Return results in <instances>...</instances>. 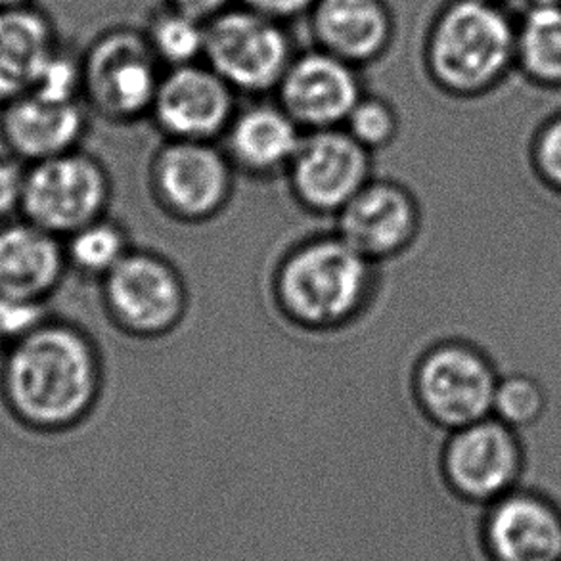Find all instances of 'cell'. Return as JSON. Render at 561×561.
Listing matches in <instances>:
<instances>
[{
	"mask_svg": "<svg viewBox=\"0 0 561 561\" xmlns=\"http://www.w3.org/2000/svg\"><path fill=\"white\" fill-rule=\"evenodd\" d=\"M106 387L102 345L76 320L48 317L10 343L0 360V401L37 435L76 432L94 416Z\"/></svg>",
	"mask_w": 561,
	"mask_h": 561,
	"instance_id": "6da1fadb",
	"label": "cell"
},
{
	"mask_svg": "<svg viewBox=\"0 0 561 561\" xmlns=\"http://www.w3.org/2000/svg\"><path fill=\"white\" fill-rule=\"evenodd\" d=\"M378 266L335 232L307 236L276 261L274 299L297 327L337 330L363 317L373 304Z\"/></svg>",
	"mask_w": 561,
	"mask_h": 561,
	"instance_id": "7a4b0ae2",
	"label": "cell"
},
{
	"mask_svg": "<svg viewBox=\"0 0 561 561\" xmlns=\"http://www.w3.org/2000/svg\"><path fill=\"white\" fill-rule=\"evenodd\" d=\"M516 35L517 22L502 4L453 0L427 41L433 81L453 99H485L516 71Z\"/></svg>",
	"mask_w": 561,
	"mask_h": 561,
	"instance_id": "3957f363",
	"label": "cell"
},
{
	"mask_svg": "<svg viewBox=\"0 0 561 561\" xmlns=\"http://www.w3.org/2000/svg\"><path fill=\"white\" fill-rule=\"evenodd\" d=\"M99 288L100 307L110 322L135 337L169 334L188 312V282L163 251L133 248Z\"/></svg>",
	"mask_w": 561,
	"mask_h": 561,
	"instance_id": "277c9868",
	"label": "cell"
},
{
	"mask_svg": "<svg viewBox=\"0 0 561 561\" xmlns=\"http://www.w3.org/2000/svg\"><path fill=\"white\" fill-rule=\"evenodd\" d=\"M501 373L489 353L466 340H443L417 358L412 389L425 416L456 432L493 416Z\"/></svg>",
	"mask_w": 561,
	"mask_h": 561,
	"instance_id": "5b68a950",
	"label": "cell"
},
{
	"mask_svg": "<svg viewBox=\"0 0 561 561\" xmlns=\"http://www.w3.org/2000/svg\"><path fill=\"white\" fill-rule=\"evenodd\" d=\"M112 197L106 165L79 148L27 165L22 217L64 240L106 217Z\"/></svg>",
	"mask_w": 561,
	"mask_h": 561,
	"instance_id": "8992f818",
	"label": "cell"
},
{
	"mask_svg": "<svg viewBox=\"0 0 561 561\" xmlns=\"http://www.w3.org/2000/svg\"><path fill=\"white\" fill-rule=\"evenodd\" d=\"M440 471L455 499L486 508L524 483V447L516 430L489 416L448 433Z\"/></svg>",
	"mask_w": 561,
	"mask_h": 561,
	"instance_id": "52a82bcc",
	"label": "cell"
},
{
	"mask_svg": "<svg viewBox=\"0 0 561 561\" xmlns=\"http://www.w3.org/2000/svg\"><path fill=\"white\" fill-rule=\"evenodd\" d=\"M234 165L227 152L204 140H171L150 165L156 204L173 219L205 222L219 217L234 197Z\"/></svg>",
	"mask_w": 561,
	"mask_h": 561,
	"instance_id": "ba28073f",
	"label": "cell"
},
{
	"mask_svg": "<svg viewBox=\"0 0 561 561\" xmlns=\"http://www.w3.org/2000/svg\"><path fill=\"white\" fill-rule=\"evenodd\" d=\"M286 175L297 204L317 215H335L373 181V152L340 127L309 130Z\"/></svg>",
	"mask_w": 561,
	"mask_h": 561,
	"instance_id": "9c48e42d",
	"label": "cell"
},
{
	"mask_svg": "<svg viewBox=\"0 0 561 561\" xmlns=\"http://www.w3.org/2000/svg\"><path fill=\"white\" fill-rule=\"evenodd\" d=\"M204 53L213 71L242 91L273 89L291 66L284 31L273 18L251 8L213 18L205 30Z\"/></svg>",
	"mask_w": 561,
	"mask_h": 561,
	"instance_id": "30bf717a",
	"label": "cell"
},
{
	"mask_svg": "<svg viewBox=\"0 0 561 561\" xmlns=\"http://www.w3.org/2000/svg\"><path fill=\"white\" fill-rule=\"evenodd\" d=\"M334 217L335 234L376 265L404 255L424 222L416 190L393 179H373Z\"/></svg>",
	"mask_w": 561,
	"mask_h": 561,
	"instance_id": "8fae6325",
	"label": "cell"
},
{
	"mask_svg": "<svg viewBox=\"0 0 561 561\" xmlns=\"http://www.w3.org/2000/svg\"><path fill=\"white\" fill-rule=\"evenodd\" d=\"M156 53L148 38L117 31L100 38L83 60V94L112 119H133L152 110L160 89Z\"/></svg>",
	"mask_w": 561,
	"mask_h": 561,
	"instance_id": "7c38bea8",
	"label": "cell"
},
{
	"mask_svg": "<svg viewBox=\"0 0 561 561\" xmlns=\"http://www.w3.org/2000/svg\"><path fill=\"white\" fill-rule=\"evenodd\" d=\"M479 533L489 561H561V502L524 483L483 508Z\"/></svg>",
	"mask_w": 561,
	"mask_h": 561,
	"instance_id": "4fadbf2b",
	"label": "cell"
},
{
	"mask_svg": "<svg viewBox=\"0 0 561 561\" xmlns=\"http://www.w3.org/2000/svg\"><path fill=\"white\" fill-rule=\"evenodd\" d=\"M232 87L211 68L181 66L161 79L153 117L171 140H204L227 133L234 119Z\"/></svg>",
	"mask_w": 561,
	"mask_h": 561,
	"instance_id": "5bb4252c",
	"label": "cell"
},
{
	"mask_svg": "<svg viewBox=\"0 0 561 561\" xmlns=\"http://www.w3.org/2000/svg\"><path fill=\"white\" fill-rule=\"evenodd\" d=\"M278 87L282 107L305 130L337 129L363 99L350 64L330 53L291 61Z\"/></svg>",
	"mask_w": 561,
	"mask_h": 561,
	"instance_id": "9a60e30c",
	"label": "cell"
},
{
	"mask_svg": "<svg viewBox=\"0 0 561 561\" xmlns=\"http://www.w3.org/2000/svg\"><path fill=\"white\" fill-rule=\"evenodd\" d=\"M87 114L81 102L46 99L25 92L0 107V142L4 152L33 165L81 148Z\"/></svg>",
	"mask_w": 561,
	"mask_h": 561,
	"instance_id": "2e32d148",
	"label": "cell"
},
{
	"mask_svg": "<svg viewBox=\"0 0 561 561\" xmlns=\"http://www.w3.org/2000/svg\"><path fill=\"white\" fill-rule=\"evenodd\" d=\"M68 274L60 236L23 217L0 222V294L48 304Z\"/></svg>",
	"mask_w": 561,
	"mask_h": 561,
	"instance_id": "e0dca14e",
	"label": "cell"
},
{
	"mask_svg": "<svg viewBox=\"0 0 561 561\" xmlns=\"http://www.w3.org/2000/svg\"><path fill=\"white\" fill-rule=\"evenodd\" d=\"M304 137V129L284 107L255 106L234 115L225 133V152L251 179L286 175Z\"/></svg>",
	"mask_w": 561,
	"mask_h": 561,
	"instance_id": "ac0fdd59",
	"label": "cell"
},
{
	"mask_svg": "<svg viewBox=\"0 0 561 561\" xmlns=\"http://www.w3.org/2000/svg\"><path fill=\"white\" fill-rule=\"evenodd\" d=\"M58 45L53 20L37 4L0 10V107L33 89Z\"/></svg>",
	"mask_w": 561,
	"mask_h": 561,
	"instance_id": "d6986e66",
	"label": "cell"
},
{
	"mask_svg": "<svg viewBox=\"0 0 561 561\" xmlns=\"http://www.w3.org/2000/svg\"><path fill=\"white\" fill-rule=\"evenodd\" d=\"M312 23L327 53L347 64L373 60L391 35V20L379 0H319Z\"/></svg>",
	"mask_w": 561,
	"mask_h": 561,
	"instance_id": "ffe728a7",
	"label": "cell"
},
{
	"mask_svg": "<svg viewBox=\"0 0 561 561\" xmlns=\"http://www.w3.org/2000/svg\"><path fill=\"white\" fill-rule=\"evenodd\" d=\"M516 71L535 89L561 92V7L531 4L517 22Z\"/></svg>",
	"mask_w": 561,
	"mask_h": 561,
	"instance_id": "44dd1931",
	"label": "cell"
},
{
	"mask_svg": "<svg viewBox=\"0 0 561 561\" xmlns=\"http://www.w3.org/2000/svg\"><path fill=\"white\" fill-rule=\"evenodd\" d=\"M69 273L100 282L127 257L135 243L122 220L102 217L64 238Z\"/></svg>",
	"mask_w": 561,
	"mask_h": 561,
	"instance_id": "7402d4cb",
	"label": "cell"
},
{
	"mask_svg": "<svg viewBox=\"0 0 561 561\" xmlns=\"http://www.w3.org/2000/svg\"><path fill=\"white\" fill-rule=\"evenodd\" d=\"M494 391L493 416L512 430L535 424L547 409V389L537 376L516 366H501Z\"/></svg>",
	"mask_w": 561,
	"mask_h": 561,
	"instance_id": "603a6c76",
	"label": "cell"
},
{
	"mask_svg": "<svg viewBox=\"0 0 561 561\" xmlns=\"http://www.w3.org/2000/svg\"><path fill=\"white\" fill-rule=\"evenodd\" d=\"M148 41L158 58L181 68L204 53L205 30L199 20L173 10L153 22Z\"/></svg>",
	"mask_w": 561,
	"mask_h": 561,
	"instance_id": "cb8c5ba5",
	"label": "cell"
},
{
	"mask_svg": "<svg viewBox=\"0 0 561 561\" xmlns=\"http://www.w3.org/2000/svg\"><path fill=\"white\" fill-rule=\"evenodd\" d=\"M343 127L374 153L393 145L399 135V117L386 100L360 99Z\"/></svg>",
	"mask_w": 561,
	"mask_h": 561,
	"instance_id": "d4e9b609",
	"label": "cell"
},
{
	"mask_svg": "<svg viewBox=\"0 0 561 561\" xmlns=\"http://www.w3.org/2000/svg\"><path fill=\"white\" fill-rule=\"evenodd\" d=\"M30 92H37L46 99L79 102L83 94V61L77 60L68 50H61L58 45L38 71L37 81Z\"/></svg>",
	"mask_w": 561,
	"mask_h": 561,
	"instance_id": "484cf974",
	"label": "cell"
},
{
	"mask_svg": "<svg viewBox=\"0 0 561 561\" xmlns=\"http://www.w3.org/2000/svg\"><path fill=\"white\" fill-rule=\"evenodd\" d=\"M48 317H53L48 304L0 294V337L7 345L33 332Z\"/></svg>",
	"mask_w": 561,
	"mask_h": 561,
	"instance_id": "4316f807",
	"label": "cell"
},
{
	"mask_svg": "<svg viewBox=\"0 0 561 561\" xmlns=\"http://www.w3.org/2000/svg\"><path fill=\"white\" fill-rule=\"evenodd\" d=\"M533 158L540 176L561 192V110L540 125L533 145Z\"/></svg>",
	"mask_w": 561,
	"mask_h": 561,
	"instance_id": "83f0119b",
	"label": "cell"
},
{
	"mask_svg": "<svg viewBox=\"0 0 561 561\" xmlns=\"http://www.w3.org/2000/svg\"><path fill=\"white\" fill-rule=\"evenodd\" d=\"M27 165L12 153H0V222L22 217Z\"/></svg>",
	"mask_w": 561,
	"mask_h": 561,
	"instance_id": "f1b7e54d",
	"label": "cell"
},
{
	"mask_svg": "<svg viewBox=\"0 0 561 561\" xmlns=\"http://www.w3.org/2000/svg\"><path fill=\"white\" fill-rule=\"evenodd\" d=\"M251 10L259 14L268 15L273 20L278 18H288V15L299 14L301 10L312 4L314 0H243Z\"/></svg>",
	"mask_w": 561,
	"mask_h": 561,
	"instance_id": "f546056e",
	"label": "cell"
},
{
	"mask_svg": "<svg viewBox=\"0 0 561 561\" xmlns=\"http://www.w3.org/2000/svg\"><path fill=\"white\" fill-rule=\"evenodd\" d=\"M176 12L194 18V20H213L217 15L222 14V8L228 0H171Z\"/></svg>",
	"mask_w": 561,
	"mask_h": 561,
	"instance_id": "4dcf8cb0",
	"label": "cell"
},
{
	"mask_svg": "<svg viewBox=\"0 0 561 561\" xmlns=\"http://www.w3.org/2000/svg\"><path fill=\"white\" fill-rule=\"evenodd\" d=\"M31 4H37V0H0V10L31 7Z\"/></svg>",
	"mask_w": 561,
	"mask_h": 561,
	"instance_id": "1f68e13d",
	"label": "cell"
},
{
	"mask_svg": "<svg viewBox=\"0 0 561 561\" xmlns=\"http://www.w3.org/2000/svg\"><path fill=\"white\" fill-rule=\"evenodd\" d=\"M531 4H550V7H561V0H531Z\"/></svg>",
	"mask_w": 561,
	"mask_h": 561,
	"instance_id": "d6a6232c",
	"label": "cell"
},
{
	"mask_svg": "<svg viewBox=\"0 0 561 561\" xmlns=\"http://www.w3.org/2000/svg\"><path fill=\"white\" fill-rule=\"evenodd\" d=\"M7 343L2 342V337H0V360L4 357V351H7Z\"/></svg>",
	"mask_w": 561,
	"mask_h": 561,
	"instance_id": "836d02e7",
	"label": "cell"
},
{
	"mask_svg": "<svg viewBox=\"0 0 561 561\" xmlns=\"http://www.w3.org/2000/svg\"><path fill=\"white\" fill-rule=\"evenodd\" d=\"M485 2H493V4H504L506 0H485Z\"/></svg>",
	"mask_w": 561,
	"mask_h": 561,
	"instance_id": "e575fe53",
	"label": "cell"
}]
</instances>
